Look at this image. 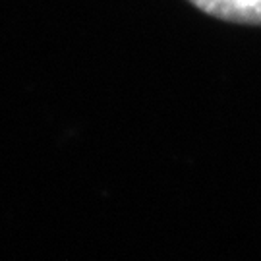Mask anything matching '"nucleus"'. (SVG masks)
I'll return each mask as SVG.
<instances>
[{
	"label": "nucleus",
	"mask_w": 261,
	"mask_h": 261,
	"mask_svg": "<svg viewBox=\"0 0 261 261\" xmlns=\"http://www.w3.org/2000/svg\"><path fill=\"white\" fill-rule=\"evenodd\" d=\"M209 16L232 23L261 25V0H190Z\"/></svg>",
	"instance_id": "f257e3e1"
}]
</instances>
